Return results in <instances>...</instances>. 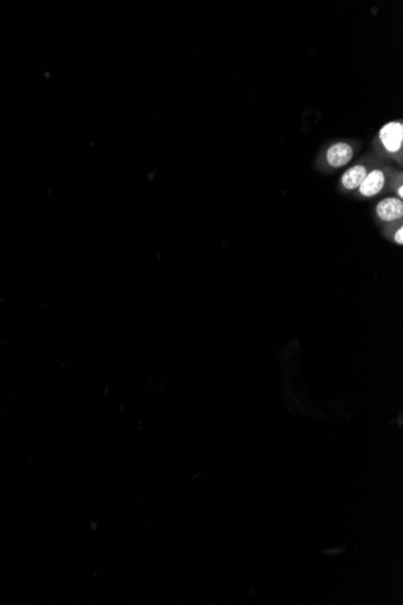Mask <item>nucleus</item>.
Returning a JSON list of instances; mask_svg holds the SVG:
<instances>
[{"mask_svg":"<svg viewBox=\"0 0 403 605\" xmlns=\"http://www.w3.org/2000/svg\"><path fill=\"white\" fill-rule=\"evenodd\" d=\"M379 140L382 148L390 155H396L402 150L403 124L401 121H390L379 131Z\"/></svg>","mask_w":403,"mask_h":605,"instance_id":"obj_1","label":"nucleus"},{"mask_svg":"<svg viewBox=\"0 0 403 605\" xmlns=\"http://www.w3.org/2000/svg\"><path fill=\"white\" fill-rule=\"evenodd\" d=\"M387 174L385 169L373 168L368 171L361 185L358 186V196L365 198H373L382 194V190L387 185Z\"/></svg>","mask_w":403,"mask_h":605,"instance_id":"obj_2","label":"nucleus"},{"mask_svg":"<svg viewBox=\"0 0 403 605\" xmlns=\"http://www.w3.org/2000/svg\"><path fill=\"white\" fill-rule=\"evenodd\" d=\"M375 214L385 224H394L402 220L403 202L396 196L382 198L375 206Z\"/></svg>","mask_w":403,"mask_h":605,"instance_id":"obj_3","label":"nucleus"},{"mask_svg":"<svg viewBox=\"0 0 403 605\" xmlns=\"http://www.w3.org/2000/svg\"><path fill=\"white\" fill-rule=\"evenodd\" d=\"M354 156V149L346 142H337L326 151V162L332 168H341L348 165Z\"/></svg>","mask_w":403,"mask_h":605,"instance_id":"obj_4","label":"nucleus"},{"mask_svg":"<svg viewBox=\"0 0 403 605\" xmlns=\"http://www.w3.org/2000/svg\"><path fill=\"white\" fill-rule=\"evenodd\" d=\"M367 173H368V169H367L366 166L361 165V163L351 166L346 169L344 173L341 174V188L346 191H356L358 186L361 185L362 180L365 179Z\"/></svg>","mask_w":403,"mask_h":605,"instance_id":"obj_5","label":"nucleus"},{"mask_svg":"<svg viewBox=\"0 0 403 605\" xmlns=\"http://www.w3.org/2000/svg\"><path fill=\"white\" fill-rule=\"evenodd\" d=\"M394 242L396 244H399V246H402L403 244V227L401 225L397 227V230L394 234Z\"/></svg>","mask_w":403,"mask_h":605,"instance_id":"obj_6","label":"nucleus"}]
</instances>
